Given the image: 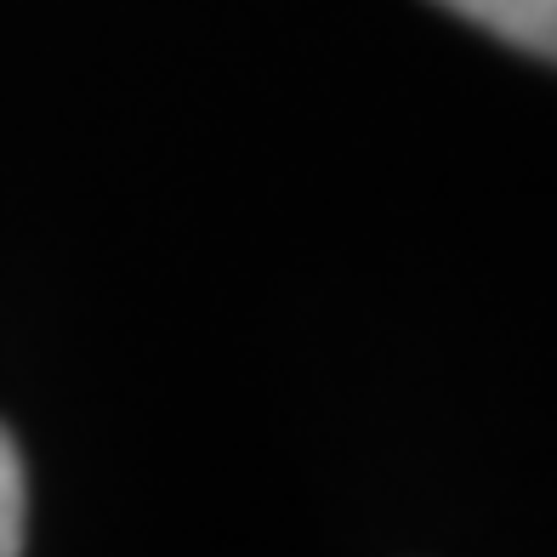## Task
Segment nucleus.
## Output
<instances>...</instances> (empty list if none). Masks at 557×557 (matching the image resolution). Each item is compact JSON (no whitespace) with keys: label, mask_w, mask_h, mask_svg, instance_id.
Here are the masks:
<instances>
[{"label":"nucleus","mask_w":557,"mask_h":557,"mask_svg":"<svg viewBox=\"0 0 557 557\" xmlns=\"http://www.w3.org/2000/svg\"><path fill=\"white\" fill-rule=\"evenodd\" d=\"M455 17L478 23L484 35L518 46L529 58L557 63V0H438Z\"/></svg>","instance_id":"nucleus-1"},{"label":"nucleus","mask_w":557,"mask_h":557,"mask_svg":"<svg viewBox=\"0 0 557 557\" xmlns=\"http://www.w3.org/2000/svg\"><path fill=\"white\" fill-rule=\"evenodd\" d=\"M17 552H23V461L7 426H0V557Z\"/></svg>","instance_id":"nucleus-2"}]
</instances>
